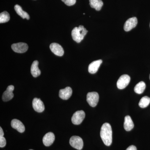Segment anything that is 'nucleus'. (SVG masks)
Segmentation results:
<instances>
[{
	"label": "nucleus",
	"instance_id": "1",
	"mask_svg": "<svg viewBox=\"0 0 150 150\" xmlns=\"http://www.w3.org/2000/svg\"><path fill=\"white\" fill-rule=\"evenodd\" d=\"M100 136L104 144L110 146L112 142V130L109 123H104L100 129Z\"/></svg>",
	"mask_w": 150,
	"mask_h": 150
},
{
	"label": "nucleus",
	"instance_id": "2",
	"mask_svg": "<svg viewBox=\"0 0 150 150\" xmlns=\"http://www.w3.org/2000/svg\"><path fill=\"white\" fill-rule=\"evenodd\" d=\"M88 30L83 25H79V27H75L71 32L72 37L73 40L77 43H80L86 35Z\"/></svg>",
	"mask_w": 150,
	"mask_h": 150
},
{
	"label": "nucleus",
	"instance_id": "3",
	"mask_svg": "<svg viewBox=\"0 0 150 150\" xmlns=\"http://www.w3.org/2000/svg\"><path fill=\"white\" fill-rule=\"evenodd\" d=\"M99 95L96 92H89L87 95V101L91 107L96 106L99 101Z\"/></svg>",
	"mask_w": 150,
	"mask_h": 150
},
{
	"label": "nucleus",
	"instance_id": "4",
	"mask_svg": "<svg viewBox=\"0 0 150 150\" xmlns=\"http://www.w3.org/2000/svg\"><path fill=\"white\" fill-rule=\"evenodd\" d=\"M70 144L72 147L79 150H81L83 148V143L82 139L78 136H73L69 141Z\"/></svg>",
	"mask_w": 150,
	"mask_h": 150
},
{
	"label": "nucleus",
	"instance_id": "5",
	"mask_svg": "<svg viewBox=\"0 0 150 150\" xmlns=\"http://www.w3.org/2000/svg\"><path fill=\"white\" fill-rule=\"evenodd\" d=\"M85 115V113L83 110H78L73 114L71 118L72 122L74 125H79L83 121Z\"/></svg>",
	"mask_w": 150,
	"mask_h": 150
},
{
	"label": "nucleus",
	"instance_id": "6",
	"mask_svg": "<svg viewBox=\"0 0 150 150\" xmlns=\"http://www.w3.org/2000/svg\"><path fill=\"white\" fill-rule=\"evenodd\" d=\"M131 78L129 75H122L118 79L117 82V86L119 89H123L129 85Z\"/></svg>",
	"mask_w": 150,
	"mask_h": 150
},
{
	"label": "nucleus",
	"instance_id": "7",
	"mask_svg": "<svg viewBox=\"0 0 150 150\" xmlns=\"http://www.w3.org/2000/svg\"><path fill=\"white\" fill-rule=\"evenodd\" d=\"M11 48L14 52L21 54L26 52L28 49V46L26 43H18L12 44Z\"/></svg>",
	"mask_w": 150,
	"mask_h": 150
},
{
	"label": "nucleus",
	"instance_id": "8",
	"mask_svg": "<svg viewBox=\"0 0 150 150\" xmlns=\"http://www.w3.org/2000/svg\"><path fill=\"white\" fill-rule=\"evenodd\" d=\"M32 105L34 110L38 112H43L45 109L43 103L40 98H34L33 100Z\"/></svg>",
	"mask_w": 150,
	"mask_h": 150
},
{
	"label": "nucleus",
	"instance_id": "9",
	"mask_svg": "<svg viewBox=\"0 0 150 150\" xmlns=\"http://www.w3.org/2000/svg\"><path fill=\"white\" fill-rule=\"evenodd\" d=\"M138 23L137 18H131L126 21L124 25V29L126 31H130L131 30L136 27Z\"/></svg>",
	"mask_w": 150,
	"mask_h": 150
},
{
	"label": "nucleus",
	"instance_id": "10",
	"mask_svg": "<svg viewBox=\"0 0 150 150\" xmlns=\"http://www.w3.org/2000/svg\"><path fill=\"white\" fill-rule=\"evenodd\" d=\"M14 89V87L13 86L10 85L8 87L6 91L3 94V101L6 102L13 98L14 95L13 92Z\"/></svg>",
	"mask_w": 150,
	"mask_h": 150
},
{
	"label": "nucleus",
	"instance_id": "11",
	"mask_svg": "<svg viewBox=\"0 0 150 150\" xmlns=\"http://www.w3.org/2000/svg\"><path fill=\"white\" fill-rule=\"evenodd\" d=\"M50 48L51 51L57 56H62L64 54V50L61 45L58 43H52L50 45Z\"/></svg>",
	"mask_w": 150,
	"mask_h": 150
},
{
	"label": "nucleus",
	"instance_id": "12",
	"mask_svg": "<svg viewBox=\"0 0 150 150\" xmlns=\"http://www.w3.org/2000/svg\"><path fill=\"white\" fill-rule=\"evenodd\" d=\"M72 94V90L70 87H67L59 91V96L62 99L67 100L71 97Z\"/></svg>",
	"mask_w": 150,
	"mask_h": 150
},
{
	"label": "nucleus",
	"instance_id": "13",
	"mask_svg": "<svg viewBox=\"0 0 150 150\" xmlns=\"http://www.w3.org/2000/svg\"><path fill=\"white\" fill-rule=\"evenodd\" d=\"M55 139V135L52 132H48L43 137V144L46 146H51L54 143Z\"/></svg>",
	"mask_w": 150,
	"mask_h": 150
},
{
	"label": "nucleus",
	"instance_id": "14",
	"mask_svg": "<svg viewBox=\"0 0 150 150\" xmlns=\"http://www.w3.org/2000/svg\"><path fill=\"white\" fill-rule=\"evenodd\" d=\"M11 126L14 129L21 133H23L25 131V127L21 121L16 119H14L11 122Z\"/></svg>",
	"mask_w": 150,
	"mask_h": 150
},
{
	"label": "nucleus",
	"instance_id": "15",
	"mask_svg": "<svg viewBox=\"0 0 150 150\" xmlns=\"http://www.w3.org/2000/svg\"><path fill=\"white\" fill-rule=\"evenodd\" d=\"M102 60L101 59L94 61L89 65L88 71L91 74H96L98 71L100 65L102 63Z\"/></svg>",
	"mask_w": 150,
	"mask_h": 150
},
{
	"label": "nucleus",
	"instance_id": "16",
	"mask_svg": "<svg viewBox=\"0 0 150 150\" xmlns=\"http://www.w3.org/2000/svg\"><path fill=\"white\" fill-rule=\"evenodd\" d=\"M38 61H35L33 62L31 65L30 71L33 76L36 78L40 76L41 74V72L39 68H38Z\"/></svg>",
	"mask_w": 150,
	"mask_h": 150
},
{
	"label": "nucleus",
	"instance_id": "17",
	"mask_svg": "<svg viewBox=\"0 0 150 150\" xmlns=\"http://www.w3.org/2000/svg\"><path fill=\"white\" fill-rule=\"evenodd\" d=\"M134 127V123L129 115H127L125 117L124 123V128L126 131H131Z\"/></svg>",
	"mask_w": 150,
	"mask_h": 150
},
{
	"label": "nucleus",
	"instance_id": "18",
	"mask_svg": "<svg viewBox=\"0 0 150 150\" xmlns=\"http://www.w3.org/2000/svg\"><path fill=\"white\" fill-rule=\"evenodd\" d=\"M89 2L91 7L98 11L101 10L103 4L102 0H89Z\"/></svg>",
	"mask_w": 150,
	"mask_h": 150
},
{
	"label": "nucleus",
	"instance_id": "19",
	"mask_svg": "<svg viewBox=\"0 0 150 150\" xmlns=\"http://www.w3.org/2000/svg\"><path fill=\"white\" fill-rule=\"evenodd\" d=\"M15 10L16 11V13L20 16L23 19L26 18L27 20H29L30 16L26 12L23 10L21 7L18 5H16L14 6Z\"/></svg>",
	"mask_w": 150,
	"mask_h": 150
},
{
	"label": "nucleus",
	"instance_id": "20",
	"mask_svg": "<svg viewBox=\"0 0 150 150\" xmlns=\"http://www.w3.org/2000/svg\"><path fill=\"white\" fill-rule=\"evenodd\" d=\"M146 87V84L144 81L140 82L135 86L134 91L137 93L142 94L144 91Z\"/></svg>",
	"mask_w": 150,
	"mask_h": 150
},
{
	"label": "nucleus",
	"instance_id": "21",
	"mask_svg": "<svg viewBox=\"0 0 150 150\" xmlns=\"http://www.w3.org/2000/svg\"><path fill=\"white\" fill-rule=\"evenodd\" d=\"M150 103V98L149 97L145 96L142 98L139 103V106L142 108L147 107Z\"/></svg>",
	"mask_w": 150,
	"mask_h": 150
},
{
	"label": "nucleus",
	"instance_id": "22",
	"mask_svg": "<svg viewBox=\"0 0 150 150\" xmlns=\"http://www.w3.org/2000/svg\"><path fill=\"white\" fill-rule=\"evenodd\" d=\"M10 16L9 14L7 11L3 12L0 14V23H5L10 20Z\"/></svg>",
	"mask_w": 150,
	"mask_h": 150
},
{
	"label": "nucleus",
	"instance_id": "23",
	"mask_svg": "<svg viewBox=\"0 0 150 150\" xmlns=\"http://www.w3.org/2000/svg\"><path fill=\"white\" fill-rule=\"evenodd\" d=\"M62 1L68 6L74 5L76 3V0H62Z\"/></svg>",
	"mask_w": 150,
	"mask_h": 150
},
{
	"label": "nucleus",
	"instance_id": "24",
	"mask_svg": "<svg viewBox=\"0 0 150 150\" xmlns=\"http://www.w3.org/2000/svg\"><path fill=\"white\" fill-rule=\"evenodd\" d=\"M6 142L5 138L4 137H0V147L3 148L5 146Z\"/></svg>",
	"mask_w": 150,
	"mask_h": 150
},
{
	"label": "nucleus",
	"instance_id": "25",
	"mask_svg": "<svg viewBox=\"0 0 150 150\" xmlns=\"http://www.w3.org/2000/svg\"><path fill=\"white\" fill-rule=\"evenodd\" d=\"M126 150H137V149L135 146L132 145L127 148Z\"/></svg>",
	"mask_w": 150,
	"mask_h": 150
},
{
	"label": "nucleus",
	"instance_id": "26",
	"mask_svg": "<svg viewBox=\"0 0 150 150\" xmlns=\"http://www.w3.org/2000/svg\"><path fill=\"white\" fill-rule=\"evenodd\" d=\"M4 132L1 127H0V137H4Z\"/></svg>",
	"mask_w": 150,
	"mask_h": 150
},
{
	"label": "nucleus",
	"instance_id": "27",
	"mask_svg": "<svg viewBox=\"0 0 150 150\" xmlns=\"http://www.w3.org/2000/svg\"><path fill=\"white\" fill-rule=\"evenodd\" d=\"M149 79H150V76H149Z\"/></svg>",
	"mask_w": 150,
	"mask_h": 150
},
{
	"label": "nucleus",
	"instance_id": "28",
	"mask_svg": "<svg viewBox=\"0 0 150 150\" xmlns=\"http://www.w3.org/2000/svg\"><path fill=\"white\" fill-rule=\"evenodd\" d=\"M32 150V149H30V150Z\"/></svg>",
	"mask_w": 150,
	"mask_h": 150
},
{
	"label": "nucleus",
	"instance_id": "29",
	"mask_svg": "<svg viewBox=\"0 0 150 150\" xmlns=\"http://www.w3.org/2000/svg\"></svg>",
	"mask_w": 150,
	"mask_h": 150
}]
</instances>
